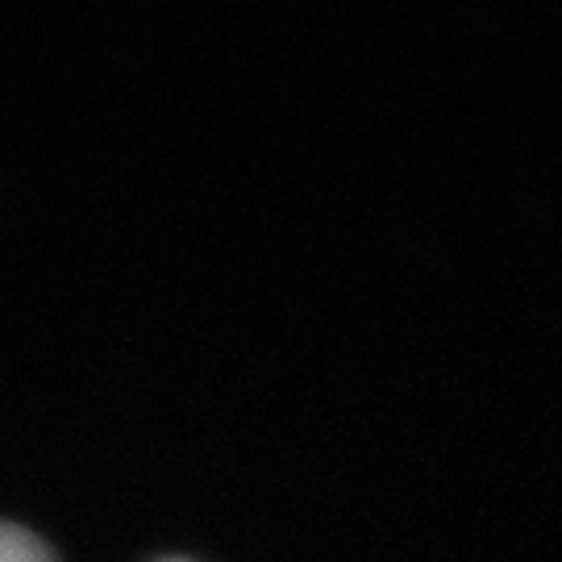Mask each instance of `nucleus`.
I'll return each mask as SVG.
<instances>
[{"label":"nucleus","mask_w":562,"mask_h":562,"mask_svg":"<svg viewBox=\"0 0 562 562\" xmlns=\"http://www.w3.org/2000/svg\"><path fill=\"white\" fill-rule=\"evenodd\" d=\"M0 562H55L50 550L18 525H0Z\"/></svg>","instance_id":"1"}]
</instances>
